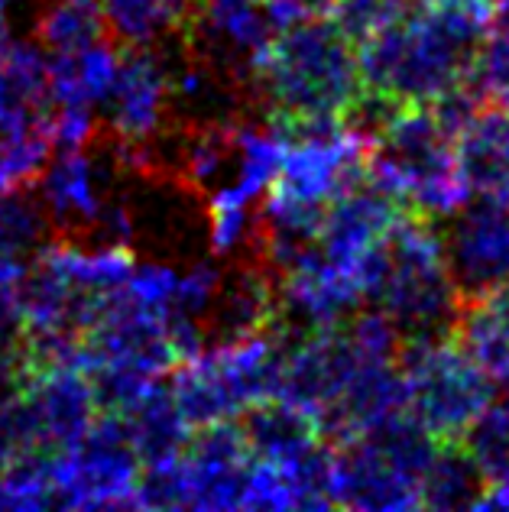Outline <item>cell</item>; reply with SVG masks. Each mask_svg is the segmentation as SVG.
<instances>
[{
  "label": "cell",
  "instance_id": "6da1fadb",
  "mask_svg": "<svg viewBox=\"0 0 509 512\" xmlns=\"http://www.w3.org/2000/svg\"><path fill=\"white\" fill-rule=\"evenodd\" d=\"M493 23V0H415L412 10L360 43L364 88L390 104H432L464 85Z\"/></svg>",
  "mask_w": 509,
  "mask_h": 512
},
{
  "label": "cell",
  "instance_id": "7a4b0ae2",
  "mask_svg": "<svg viewBox=\"0 0 509 512\" xmlns=\"http://www.w3.org/2000/svg\"><path fill=\"white\" fill-rule=\"evenodd\" d=\"M250 78L273 117L296 124L347 120L367 91L354 43L328 17L273 33Z\"/></svg>",
  "mask_w": 509,
  "mask_h": 512
},
{
  "label": "cell",
  "instance_id": "3957f363",
  "mask_svg": "<svg viewBox=\"0 0 509 512\" xmlns=\"http://www.w3.org/2000/svg\"><path fill=\"white\" fill-rule=\"evenodd\" d=\"M367 302L393 321L403 341L441 338L454 331L464 299L451 279L432 218L406 211L393 224L383 240Z\"/></svg>",
  "mask_w": 509,
  "mask_h": 512
},
{
  "label": "cell",
  "instance_id": "277c9868",
  "mask_svg": "<svg viewBox=\"0 0 509 512\" xmlns=\"http://www.w3.org/2000/svg\"><path fill=\"white\" fill-rule=\"evenodd\" d=\"M438 441L396 415L347 441L331 444V503L344 509H422V477Z\"/></svg>",
  "mask_w": 509,
  "mask_h": 512
},
{
  "label": "cell",
  "instance_id": "5b68a950",
  "mask_svg": "<svg viewBox=\"0 0 509 512\" xmlns=\"http://www.w3.org/2000/svg\"><path fill=\"white\" fill-rule=\"evenodd\" d=\"M283 354L286 334H273V328L205 344L172 370L169 393L192 428L240 419L257 402L276 396Z\"/></svg>",
  "mask_w": 509,
  "mask_h": 512
},
{
  "label": "cell",
  "instance_id": "8992f818",
  "mask_svg": "<svg viewBox=\"0 0 509 512\" xmlns=\"http://www.w3.org/2000/svg\"><path fill=\"white\" fill-rule=\"evenodd\" d=\"M399 373L406 412L435 441H461L477 415L497 399L493 376L448 334L403 341Z\"/></svg>",
  "mask_w": 509,
  "mask_h": 512
},
{
  "label": "cell",
  "instance_id": "52a82bcc",
  "mask_svg": "<svg viewBox=\"0 0 509 512\" xmlns=\"http://www.w3.org/2000/svg\"><path fill=\"white\" fill-rule=\"evenodd\" d=\"M127 422L117 412H98L69 448L49 454L52 506L59 509H130L140 480Z\"/></svg>",
  "mask_w": 509,
  "mask_h": 512
},
{
  "label": "cell",
  "instance_id": "ba28073f",
  "mask_svg": "<svg viewBox=\"0 0 509 512\" xmlns=\"http://www.w3.org/2000/svg\"><path fill=\"white\" fill-rule=\"evenodd\" d=\"M451 279L464 302L484 299L509 279V201L480 198L451 214L441 234Z\"/></svg>",
  "mask_w": 509,
  "mask_h": 512
},
{
  "label": "cell",
  "instance_id": "9c48e42d",
  "mask_svg": "<svg viewBox=\"0 0 509 512\" xmlns=\"http://www.w3.org/2000/svg\"><path fill=\"white\" fill-rule=\"evenodd\" d=\"M276 315L286 331L308 334L338 328L364 302V286L354 269L321 256L315 247L305 250L296 263L279 269Z\"/></svg>",
  "mask_w": 509,
  "mask_h": 512
},
{
  "label": "cell",
  "instance_id": "30bf717a",
  "mask_svg": "<svg viewBox=\"0 0 509 512\" xmlns=\"http://www.w3.org/2000/svg\"><path fill=\"white\" fill-rule=\"evenodd\" d=\"M107 127L120 146L150 150L166 133L172 114V65L156 46H133L124 52L117 85L101 107Z\"/></svg>",
  "mask_w": 509,
  "mask_h": 512
},
{
  "label": "cell",
  "instance_id": "8fae6325",
  "mask_svg": "<svg viewBox=\"0 0 509 512\" xmlns=\"http://www.w3.org/2000/svg\"><path fill=\"white\" fill-rule=\"evenodd\" d=\"M403 214L406 208L399 201L383 195L380 188L360 182L341 192L321 214L315 250L334 263L354 269L360 276V286H364L367 263L383 247L386 234L393 231V224Z\"/></svg>",
  "mask_w": 509,
  "mask_h": 512
},
{
  "label": "cell",
  "instance_id": "7c38bea8",
  "mask_svg": "<svg viewBox=\"0 0 509 512\" xmlns=\"http://www.w3.org/2000/svg\"><path fill=\"white\" fill-rule=\"evenodd\" d=\"M250 457L244 425L237 419L195 428L179 454L189 509H240Z\"/></svg>",
  "mask_w": 509,
  "mask_h": 512
},
{
  "label": "cell",
  "instance_id": "4fadbf2b",
  "mask_svg": "<svg viewBox=\"0 0 509 512\" xmlns=\"http://www.w3.org/2000/svg\"><path fill=\"white\" fill-rule=\"evenodd\" d=\"M23 396L49 454L69 448L72 441L82 438L98 415L95 389H91L85 370L75 367V363L33 370Z\"/></svg>",
  "mask_w": 509,
  "mask_h": 512
},
{
  "label": "cell",
  "instance_id": "5bb4252c",
  "mask_svg": "<svg viewBox=\"0 0 509 512\" xmlns=\"http://www.w3.org/2000/svg\"><path fill=\"white\" fill-rule=\"evenodd\" d=\"M189 33L202 56L227 75H234L231 69L253 72L273 39L260 0H202Z\"/></svg>",
  "mask_w": 509,
  "mask_h": 512
},
{
  "label": "cell",
  "instance_id": "9a60e30c",
  "mask_svg": "<svg viewBox=\"0 0 509 512\" xmlns=\"http://www.w3.org/2000/svg\"><path fill=\"white\" fill-rule=\"evenodd\" d=\"M39 172V205L52 227L91 231L107 201V169L85 150H52Z\"/></svg>",
  "mask_w": 509,
  "mask_h": 512
},
{
  "label": "cell",
  "instance_id": "2e32d148",
  "mask_svg": "<svg viewBox=\"0 0 509 512\" xmlns=\"http://www.w3.org/2000/svg\"><path fill=\"white\" fill-rule=\"evenodd\" d=\"M49 111V52L39 43L13 39L0 52V137L46 133Z\"/></svg>",
  "mask_w": 509,
  "mask_h": 512
},
{
  "label": "cell",
  "instance_id": "e0dca14e",
  "mask_svg": "<svg viewBox=\"0 0 509 512\" xmlns=\"http://www.w3.org/2000/svg\"><path fill=\"white\" fill-rule=\"evenodd\" d=\"M471 192L509 201V104H480L454 140Z\"/></svg>",
  "mask_w": 509,
  "mask_h": 512
},
{
  "label": "cell",
  "instance_id": "ac0fdd59",
  "mask_svg": "<svg viewBox=\"0 0 509 512\" xmlns=\"http://www.w3.org/2000/svg\"><path fill=\"white\" fill-rule=\"evenodd\" d=\"M273 321H279L273 269L266 263L240 266L221 279V289L205 315V334H214L218 341L247 338L273 328Z\"/></svg>",
  "mask_w": 509,
  "mask_h": 512
},
{
  "label": "cell",
  "instance_id": "d6986e66",
  "mask_svg": "<svg viewBox=\"0 0 509 512\" xmlns=\"http://www.w3.org/2000/svg\"><path fill=\"white\" fill-rule=\"evenodd\" d=\"M120 62L124 52L101 43H91L85 49L49 56V94L52 104H72L101 111L117 85Z\"/></svg>",
  "mask_w": 509,
  "mask_h": 512
},
{
  "label": "cell",
  "instance_id": "ffe728a7",
  "mask_svg": "<svg viewBox=\"0 0 509 512\" xmlns=\"http://www.w3.org/2000/svg\"><path fill=\"white\" fill-rule=\"evenodd\" d=\"M283 153H286V137L273 120L270 127L234 124V163H231L234 179L214 188L211 198L257 208V201L276 182L279 166H283Z\"/></svg>",
  "mask_w": 509,
  "mask_h": 512
},
{
  "label": "cell",
  "instance_id": "44dd1931",
  "mask_svg": "<svg viewBox=\"0 0 509 512\" xmlns=\"http://www.w3.org/2000/svg\"><path fill=\"white\" fill-rule=\"evenodd\" d=\"M36 256H43V260L56 269V273L69 279L78 292H85L91 299H101V302L124 289L133 266H137L127 244H98V247L46 244Z\"/></svg>",
  "mask_w": 509,
  "mask_h": 512
},
{
  "label": "cell",
  "instance_id": "7402d4cb",
  "mask_svg": "<svg viewBox=\"0 0 509 512\" xmlns=\"http://www.w3.org/2000/svg\"><path fill=\"white\" fill-rule=\"evenodd\" d=\"M127 422V435L133 451H137L140 464L166 461L185 451V444L192 438V425L185 422L182 409L172 399L169 386L156 383L150 393H143L127 412H120Z\"/></svg>",
  "mask_w": 509,
  "mask_h": 512
},
{
  "label": "cell",
  "instance_id": "603a6c76",
  "mask_svg": "<svg viewBox=\"0 0 509 512\" xmlns=\"http://www.w3.org/2000/svg\"><path fill=\"white\" fill-rule=\"evenodd\" d=\"M237 107L234 75L221 72L208 59L172 65V111L182 114L192 127L234 124Z\"/></svg>",
  "mask_w": 509,
  "mask_h": 512
},
{
  "label": "cell",
  "instance_id": "cb8c5ba5",
  "mask_svg": "<svg viewBox=\"0 0 509 512\" xmlns=\"http://www.w3.org/2000/svg\"><path fill=\"white\" fill-rule=\"evenodd\" d=\"M202 0H101L107 30L127 49L156 46L172 33H189Z\"/></svg>",
  "mask_w": 509,
  "mask_h": 512
},
{
  "label": "cell",
  "instance_id": "d4e9b609",
  "mask_svg": "<svg viewBox=\"0 0 509 512\" xmlns=\"http://www.w3.org/2000/svg\"><path fill=\"white\" fill-rule=\"evenodd\" d=\"M487 477L461 441H438L432 464L422 477V506L428 509H477Z\"/></svg>",
  "mask_w": 509,
  "mask_h": 512
},
{
  "label": "cell",
  "instance_id": "484cf974",
  "mask_svg": "<svg viewBox=\"0 0 509 512\" xmlns=\"http://www.w3.org/2000/svg\"><path fill=\"white\" fill-rule=\"evenodd\" d=\"M107 33V20L101 0H46L36 17V43L49 56L85 49L101 43Z\"/></svg>",
  "mask_w": 509,
  "mask_h": 512
},
{
  "label": "cell",
  "instance_id": "4316f807",
  "mask_svg": "<svg viewBox=\"0 0 509 512\" xmlns=\"http://www.w3.org/2000/svg\"><path fill=\"white\" fill-rule=\"evenodd\" d=\"M234 163V124L192 127L176 146V172L195 188H211L214 179Z\"/></svg>",
  "mask_w": 509,
  "mask_h": 512
},
{
  "label": "cell",
  "instance_id": "83f0119b",
  "mask_svg": "<svg viewBox=\"0 0 509 512\" xmlns=\"http://www.w3.org/2000/svg\"><path fill=\"white\" fill-rule=\"evenodd\" d=\"M52 221L39 201L26 192L0 195V253L36 260V253L49 244Z\"/></svg>",
  "mask_w": 509,
  "mask_h": 512
},
{
  "label": "cell",
  "instance_id": "f1b7e54d",
  "mask_svg": "<svg viewBox=\"0 0 509 512\" xmlns=\"http://www.w3.org/2000/svg\"><path fill=\"white\" fill-rule=\"evenodd\" d=\"M464 85L484 104H509V26L490 30L480 39Z\"/></svg>",
  "mask_w": 509,
  "mask_h": 512
},
{
  "label": "cell",
  "instance_id": "f546056e",
  "mask_svg": "<svg viewBox=\"0 0 509 512\" xmlns=\"http://www.w3.org/2000/svg\"><path fill=\"white\" fill-rule=\"evenodd\" d=\"M49 156H52V143L43 130L0 137V195L26 192L30 185H36Z\"/></svg>",
  "mask_w": 509,
  "mask_h": 512
},
{
  "label": "cell",
  "instance_id": "4dcf8cb0",
  "mask_svg": "<svg viewBox=\"0 0 509 512\" xmlns=\"http://www.w3.org/2000/svg\"><path fill=\"white\" fill-rule=\"evenodd\" d=\"M406 0H328L325 17L338 26V30L360 46L364 39L377 36L393 20L403 17Z\"/></svg>",
  "mask_w": 509,
  "mask_h": 512
},
{
  "label": "cell",
  "instance_id": "1f68e13d",
  "mask_svg": "<svg viewBox=\"0 0 509 512\" xmlns=\"http://www.w3.org/2000/svg\"><path fill=\"white\" fill-rule=\"evenodd\" d=\"M257 240V208L208 198V244L214 256H237Z\"/></svg>",
  "mask_w": 509,
  "mask_h": 512
},
{
  "label": "cell",
  "instance_id": "d6a6232c",
  "mask_svg": "<svg viewBox=\"0 0 509 512\" xmlns=\"http://www.w3.org/2000/svg\"><path fill=\"white\" fill-rule=\"evenodd\" d=\"M176 286H179V269L169 263H137L130 279L124 282L127 302L146 308L156 315H179L176 312Z\"/></svg>",
  "mask_w": 509,
  "mask_h": 512
},
{
  "label": "cell",
  "instance_id": "836d02e7",
  "mask_svg": "<svg viewBox=\"0 0 509 512\" xmlns=\"http://www.w3.org/2000/svg\"><path fill=\"white\" fill-rule=\"evenodd\" d=\"M221 279H224V273L208 260L192 263L189 269H179L176 312L185 318L202 321V328H205V315L214 302V295H218V289H221Z\"/></svg>",
  "mask_w": 509,
  "mask_h": 512
},
{
  "label": "cell",
  "instance_id": "e575fe53",
  "mask_svg": "<svg viewBox=\"0 0 509 512\" xmlns=\"http://www.w3.org/2000/svg\"><path fill=\"white\" fill-rule=\"evenodd\" d=\"M98 133V111L72 104H52L46 120V137L52 150H85Z\"/></svg>",
  "mask_w": 509,
  "mask_h": 512
},
{
  "label": "cell",
  "instance_id": "d590c367",
  "mask_svg": "<svg viewBox=\"0 0 509 512\" xmlns=\"http://www.w3.org/2000/svg\"><path fill=\"white\" fill-rule=\"evenodd\" d=\"M260 4L273 33L292 30V26L328 13V0H260Z\"/></svg>",
  "mask_w": 509,
  "mask_h": 512
},
{
  "label": "cell",
  "instance_id": "8d00e7d4",
  "mask_svg": "<svg viewBox=\"0 0 509 512\" xmlns=\"http://www.w3.org/2000/svg\"><path fill=\"white\" fill-rule=\"evenodd\" d=\"M33 376V363L20 347H0V402L20 396Z\"/></svg>",
  "mask_w": 509,
  "mask_h": 512
},
{
  "label": "cell",
  "instance_id": "74e56055",
  "mask_svg": "<svg viewBox=\"0 0 509 512\" xmlns=\"http://www.w3.org/2000/svg\"><path fill=\"white\" fill-rule=\"evenodd\" d=\"M23 344V312L17 289H0V347Z\"/></svg>",
  "mask_w": 509,
  "mask_h": 512
},
{
  "label": "cell",
  "instance_id": "f35d334b",
  "mask_svg": "<svg viewBox=\"0 0 509 512\" xmlns=\"http://www.w3.org/2000/svg\"><path fill=\"white\" fill-rule=\"evenodd\" d=\"M477 509H509V457L497 474L487 480V490L480 496Z\"/></svg>",
  "mask_w": 509,
  "mask_h": 512
},
{
  "label": "cell",
  "instance_id": "ab89813d",
  "mask_svg": "<svg viewBox=\"0 0 509 512\" xmlns=\"http://www.w3.org/2000/svg\"><path fill=\"white\" fill-rule=\"evenodd\" d=\"M26 269H30V260H20V256L0 253V289H17Z\"/></svg>",
  "mask_w": 509,
  "mask_h": 512
},
{
  "label": "cell",
  "instance_id": "60d3db41",
  "mask_svg": "<svg viewBox=\"0 0 509 512\" xmlns=\"http://www.w3.org/2000/svg\"><path fill=\"white\" fill-rule=\"evenodd\" d=\"M13 43V4L0 0V52Z\"/></svg>",
  "mask_w": 509,
  "mask_h": 512
},
{
  "label": "cell",
  "instance_id": "b9f144b4",
  "mask_svg": "<svg viewBox=\"0 0 509 512\" xmlns=\"http://www.w3.org/2000/svg\"><path fill=\"white\" fill-rule=\"evenodd\" d=\"M474 302H477V299H474ZM484 302H490V305L497 308V312L509 321V279L503 282L500 289H493L490 295H484Z\"/></svg>",
  "mask_w": 509,
  "mask_h": 512
},
{
  "label": "cell",
  "instance_id": "7bdbcfd3",
  "mask_svg": "<svg viewBox=\"0 0 509 512\" xmlns=\"http://www.w3.org/2000/svg\"><path fill=\"white\" fill-rule=\"evenodd\" d=\"M500 23L509 26V0H500Z\"/></svg>",
  "mask_w": 509,
  "mask_h": 512
}]
</instances>
